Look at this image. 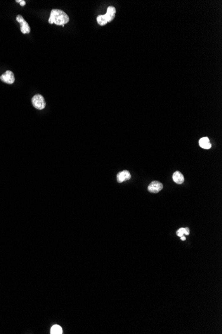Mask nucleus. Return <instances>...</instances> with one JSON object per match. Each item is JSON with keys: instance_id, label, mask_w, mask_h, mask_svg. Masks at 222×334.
<instances>
[{"instance_id": "39448f33", "label": "nucleus", "mask_w": 222, "mask_h": 334, "mask_svg": "<svg viewBox=\"0 0 222 334\" xmlns=\"http://www.w3.org/2000/svg\"><path fill=\"white\" fill-rule=\"evenodd\" d=\"M131 175L130 172L127 170H124L118 173L116 175V180L119 183H122L124 181L130 180Z\"/></svg>"}, {"instance_id": "9d476101", "label": "nucleus", "mask_w": 222, "mask_h": 334, "mask_svg": "<svg viewBox=\"0 0 222 334\" xmlns=\"http://www.w3.org/2000/svg\"><path fill=\"white\" fill-rule=\"evenodd\" d=\"M51 334H62L63 330L61 326L58 325H55L51 329Z\"/></svg>"}, {"instance_id": "ddd939ff", "label": "nucleus", "mask_w": 222, "mask_h": 334, "mask_svg": "<svg viewBox=\"0 0 222 334\" xmlns=\"http://www.w3.org/2000/svg\"><path fill=\"white\" fill-rule=\"evenodd\" d=\"M16 20H17V22H19L20 23H22L23 21H25V20H24V18L23 17V16L21 15H17V17H16Z\"/></svg>"}, {"instance_id": "f257e3e1", "label": "nucleus", "mask_w": 222, "mask_h": 334, "mask_svg": "<svg viewBox=\"0 0 222 334\" xmlns=\"http://www.w3.org/2000/svg\"><path fill=\"white\" fill-rule=\"evenodd\" d=\"M48 21L50 24L64 26L69 21V17L63 11L58 9H53L51 12Z\"/></svg>"}, {"instance_id": "1a4fd4ad", "label": "nucleus", "mask_w": 222, "mask_h": 334, "mask_svg": "<svg viewBox=\"0 0 222 334\" xmlns=\"http://www.w3.org/2000/svg\"><path fill=\"white\" fill-rule=\"evenodd\" d=\"M20 24V30L21 31V33H23V34H27L29 33H30L31 31L30 27H29L28 23L25 20Z\"/></svg>"}, {"instance_id": "2eb2a0df", "label": "nucleus", "mask_w": 222, "mask_h": 334, "mask_svg": "<svg viewBox=\"0 0 222 334\" xmlns=\"http://www.w3.org/2000/svg\"><path fill=\"white\" fill-rule=\"evenodd\" d=\"M185 234L186 236H188L189 234V229L188 228H185Z\"/></svg>"}, {"instance_id": "f8f14e48", "label": "nucleus", "mask_w": 222, "mask_h": 334, "mask_svg": "<svg viewBox=\"0 0 222 334\" xmlns=\"http://www.w3.org/2000/svg\"><path fill=\"white\" fill-rule=\"evenodd\" d=\"M176 234L179 237H181L184 236V234H185V228H181L176 231Z\"/></svg>"}, {"instance_id": "20e7f679", "label": "nucleus", "mask_w": 222, "mask_h": 334, "mask_svg": "<svg viewBox=\"0 0 222 334\" xmlns=\"http://www.w3.org/2000/svg\"><path fill=\"white\" fill-rule=\"evenodd\" d=\"M163 189V185L162 183L157 181H154L150 183L148 187V190L153 194L158 193Z\"/></svg>"}, {"instance_id": "4468645a", "label": "nucleus", "mask_w": 222, "mask_h": 334, "mask_svg": "<svg viewBox=\"0 0 222 334\" xmlns=\"http://www.w3.org/2000/svg\"><path fill=\"white\" fill-rule=\"evenodd\" d=\"M16 2L20 3L21 6H24V5H25L26 4V2L24 1V0H19V1H16Z\"/></svg>"}, {"instance_id": "f03ea898", "label": "nucleus", "mask_w": 222, "mask_h": 334, "mask_svg": "<svg viewBox=\"0 0 222 334\" xmlns=\"http://www.w3.org/2000/svg\"><path fill=\"white\" fill-rule=\"evenodd\" d=\"M32 104L34 106V108H35L37 109L41 110V109H44L46 106V103H45L44 98L41 94H36L35 95L33 98H32Z\"/></svg>"}, {"instance_id": "6e6552de", "label": "nucleus", "mask_w": 222, "mask_h": 334, "mask_svg": "<svg viewBox=\"0 0 222 334\" xmlns=\"http://www.w3.org/2000/svg\"><path fill=\"white\" fill-rule=\"evenodd\" d=\"M172 178L174 181L177 184H182L183 183L184 181V177L183 174L181 172H178V171L174 173V174L172 175Z\"/></svg>"}, {"instance_id": "0eeeda50", "label": "nucleus", "mask_w": 222, "mask_h": 334, "mask_svg": "<svg viewBox=\"0 0 222 334\" xmlns=\"http://www.w3.org/2000/svg\"><path fill=\"white\" fill-rule=\"evenodd\" d=\"M199 145L203 149H208L212 148V144L210 142L209 138L207 137L202 138L199 141Z\"/></svg>"}, {"instance_id": "423d86ee", "label": "nucleus", "mask_w": 222, "mask_h": 334, "mask_svg": "<svg viewBox=\"0 0 222 334\" xmlns=\"http://www.w3.org/2000/svg\"><path fill=\"white\" fill-rule=\"evenodd\" d=\"M115 14H116V9L113 6H109L106 10V14H105V17L106 18L107 22H111L114 20L115 17Z\"/></svg>"}, {"instance_id": "7ed1b4c3", "label": "nucleus", "mask_w": 222, "mask_h": 334, "mask_svg": "<svg viewBox=\"0 0 222 334\" xmlns=\"http://www.w3.org/2000/svg\"><path fill=\"white\" fill-rule=\"evenodd\" d=\"M0 79L3 82L6 83L7 84H12L15 81V77L12 71H6L0 76Z\"/></svg>"}, {"instance_id": "9b49d317", "label": "nucleus", "mask_w": 222, "mask_h": 334, "mask_svg": "<svg viewBox=\"0 0 222 334\" xmlns=\"http://www.w3.org/2000/svg\"><path fill=\"white\" fill-rule=\"evenodd\" d=\"M97 21L98 23L101 26L105 25L106 24L108 23L107 21H106V20L105 17V15H98L97 18Z\"/></svg>"}, {"instance_id": "dca6fc26", "label": "nucleus", "mask_w": 222, "mask_h": 334, "mask_svg": "<svg viewBox=\"0 0 222 334\" xmlns=\"http://www.w3.org/2000/svg\"><path fill=\"white\" fill-rule=\"evenodd\" d=\"M180 238H181L182 240V241H185L186 239V237L185 236H182L180 237Z\"/></svg>"}]
</instances>
